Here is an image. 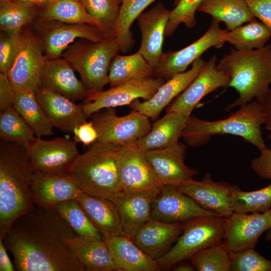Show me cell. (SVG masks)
<instances>
[{
  "label": "cell",
  "instance_id": "obj_14",
  "mask_svg": "<svg viewBox=\"0 0 271 271\" xmlns=\"http://www.w3.org/2000/svg\"><path fill=\"white\" fill-rule=\"evenodd\" d=\"M211 215L217 216L203 208L177 186L164 185L152 203V219L164 223L185 222Z\"/></svg>",
  "mask_w": 271,
  "mask_h": 271
},
{
  "label": "cell",
  "instance_id": "obj_41",
  "mask_svg": "<svg viewBox=\"0 0 271 271\" xmlns=\"http://www.w3.org/2000/svg\"><path fill=\"white\" fill-rule=\"evenodd\" d=\"M189 259L198 271H230L231 251L223 242L196 252Z\"/></svg>",
  "mask_w": 271,
  "mask_h": 271
},
{
  "label": "cell",
  "instance_id": "obj_57",
  "mask_svg": "<svg viewBox=\"0 0 271 271\" xmlns=\"http://www.w3.org/2000/svg\"><path fill=\"white\" fill-rule=\"evenodd\" d=\"M179 1L180 0H174V5L176 6L178 3Z\"/></svg>",
  "mask_w": 271,
  "mask_h": 271
},
{
  "label": "cell",
  "instance_id": "obj_38",
  "mask_svg": "<svg viewBox=\"0 0 271 271\" xmlns=\"http://www.w3.org/2000/svg\"><path fill=\"white\" fill-rule=\"evenodd\" d=\"M53 208L67 221L76 234L82 238L100 240L101 233L91 223L76 199L59 203Z\"/></svg>",
  "mask_w": 271,
  "mask_h": 271
},
{
  "label": "cell",
  "instance_id": "obj_26",
  "mask_svg": "<svg viewBox=\"0 0 271 271\" xmlns=\"http://www.w3.org/2000/svg\"><path fill=\"white\" fill-rule=\"evenodd\" d=\"M73 101L84 99L89 92L76 76L74 68L62 57L47 60L41 76V86Z\"/></svg>",
  "mask_w": 271,
  "mask_h": 271
},
{
  "label": "cell",
  "instance_id": "obj_25",
  "mask_svg": "<svg viewBox=\"0 0 271 271\" xmlns=\"http://www.w3.org/2000/svg\"><path fill=\"white\" fill-rule=\"evenodd\" d=\"M185 225V222L167 223L151 219L138 231L133 241L148 256L157 260L171 249Z\"/></svg>",
  "mask_w": 271,
  "mask_h": 271
},
{
  "label": "cell",
  "instance_id": "obj_31",
  "mask_svg": "<svg viewBox=\"0 0 271 271\" xmlns=\"http://www.w3.org/2000/svg\"><path fill=\"white\" fill-rule=\"evenodd\" d=\"M198 11L210 15L216 22L224 23L228 31L256 19L245 0H204Z\"/></svg>",
  "mask_w": 271,
  "mask_h": 271
},
{
  "label": "cell",
  "instance_id": "obj_32",
  "mask_svg": "<svg viewBox=\"0 0 271 271\" xmlns=\"http://www.w3.org/2000/svg\"><path fill=\"white\" fill-rule=\"evenodd\" d=\"M154 68L138 52L129 55L116 54L112 59L108 72L111 87L134 80L151 77Z\"/></svg>",
  "mask_w": 271,
  "mask_h": 271
},
{
  "label": "cell",
  "instance_id": "obj_56",
  "mask_svg": "<svg viewBox=\"0 0 271 271\" xmlns=\"http://www.w3.org/2000/svg\"><path fill=\"white\" fill-rule=\"evenodd\" d=\"M268 138L271 141V132L267 136Z\"/></svg>",
  "mask_w": 271,
  "mask_h": 271
},
{
  "label": "cell",
  "instance_id": "obj_21",
  "mask_svg": "<svg viewBox=\"0 0 271 271\" xmlns=\"http://www.w3.org/2000/svg\"><path fill=\"white\" fill-rule=\"evenodd\" d=\"M160 190L121 191L110 199L119 213L121 235L133 240L138 231L152 219V203Z\"/></svg>",
  "mask_w": 271,
  "mask_h": 271
},
{
  "label": "cell",
  "instance_id": "obj_11",
  "mask_svg": "<svg viewBox=\"0 0 271 271\" xmlns=\"http://www.w3.org/2000/svg\"><path fill=\"white\" fill-rule=\"evenodd\" d=\"M19 52L8 73L15 91L36 93L41 86V76L47 60L40 43L33 31L25 27Z\"/></svg>",
  "mask_w": 271,
  "mask_h": 271
},
{
  "label": "cell",
  "instance_id": "obj_36",
  "mask_svg": "<svg viewBox=\"0 0 271 271\" xmlns=\"http://www.w3.org/2000/svg\"><path fill=\"white\" fill-rule=\"evenodd\" d=\"M270 37L268 29L255 19L232 30H227L220 41L223 45L225 42L229 43L237 50H252L265 46Z\"/></svg>",
  "mask_w": 271,
  "mask_h": 271
},
{
  "label": "cell",
  "instance_id": "obj_42",
  "mask_svg": "<svg viewBox=\"0 0 271 271\" xmlns=\"http://www.w3.org/2000/svg\"><path fill=\"white\" fill-rule=\"evenodd\" d=\"M86 11L100 24V31L106 39H114V29L120 4L116 0H80Z\"/></svg>",
  "mask_w": 271,
  "mask_h": 271
},
{
  "label": "cell",
  "instance_id": "obj_7",
  "mask_svg": "<svg viewBox=\"0 0 271 271\" xmlns=\"http://www.w3.org/2000/svg\"><path fill=\"white\" fill-rule=\"evenodd\" d=\"M227 218L205 216L185 222L183 232L171 249L157 260L160 269H168L189 259L196 252L223 241Z\"/></svg>",
  "mask_w": 271,
  "mask_h": 271
},
{
  "label": "cell",
  "instance_id": "obj_51",
  "mask_svg": "<svg viewBox=\"0 0 271 271\" xmlns=\"http://www.w3.org/2000/svg\"><path fill=\"white\" fill-rule=\"evenodd\" d=\"M262 105L264 114V124L266 129L271 131V89Z\"/></svg>",
  "mask_w": 271,
  "mask_h": 271
},
{
  "label": "cell",
  "instance_id": "obj_46",
  "mask_svg": "<svg viewBox=\"0 0 271 271\" xmlns=\"http://www.w3.org/2000/svg\"><path fill=\"white\" fill-rule=\"evenodd\" d=\"M249 9L271 33V0H245Z\"/></svg>",
  "mask_w": 271,
  "mask_h": 271
},
{
  "label": "cell",
  "instance_id": "obj_22",
  "mask_svg": "<svg viewBox=\"0 0 271 271\" xmlns=\"http://www.w3.org/2000/svg\"><path fill=\"white\" fill-rule=\"evenodd\" d=\"M206 62L201 57L195 60L189 70L175 74L162 85L149 100L133 101L129 106L149 118L156 119L162 110L176 96L181 93L202 71Z\"/></svg>",
  "mask_w": 271,
  "mask_h": 271
},
{
  "label": "cell",
  "instance_id": "obj_12",
  "mask_svg": "<svg viewBox=\"0 0 271 271\" xmlns=\"http://www.w3.org/2000/svg\"><path fill=\"white\" fill-rule=\"evenodd\" d=\"M165 82L163 78L151 77L128 81L105 91L89 92L82 104L84 111L89 117L104 108L129 105L139 98L148 100Z\"/></svg>",
  "mask_w": 271,
  "mask_h": 271
},
{
  "label": "cell",
  "instance_id": "obj_54",
  "mask_svg": "<svg viewBox=\"0 0 271 271\" xmlns=\"http://www.w3.org/2000/svg\"><path fill=\"white\" fill-rule=\"evenodd\" d=\"M265 240L271 242V228L266 231L265 234Z\"/></svg>",
  "mask_w": 271,
  "mask_h": 271
},
{
  "label": "cell",
  "instance_id": "obj_27",
  "mask_svg": "<svg viewBox=\"0 0 271 271\" xmlns=\"http://www.w3.org/2000/svg\"><path fill=\"white\" fill-rule=\"evenodd\" d=\"M88 218L103 238L121 235L118 209L110 199L80 192L76 197Z\"/></svg>",
  "mask_w": 271,
  "mask_h": 271
},
{
  "label": "cell",
  "instance_id": "obj_17",
  "mask_svg": "<svg viewBox=\"0 0 271 271\" xmlns=\"http://www.w3.org/2000/svg\"><path fill=\"white\" fill-rule=\"evenodd\" d=\"M271 228V213H239L227 217L223 242L231 251L254 248L259 237Z\"/></svg>",
  "mask_w": 271,
  "mask_h": 271
},
{
  "label": "cell",
  "instance_id": "obj_43",
  "mask_svg": "<svg viewBox=\"0 0 271 271\" xmlns=\"http://www.w3.org/2000/svg\"><path fill=\"white\" fill-rule=\"evenodd\" d=\"M204 0H180L174 9L170 11L165 37L171 36L181 24L188 28H193L197 24L195 14Z\"/></svg>",
  "mask_w": 271,
  "mask_h": 271
},
{
  "label": "cell",
  "instance_id": "obj_19",
  "mask_svg": "<svg viewBox=\"0 0 271 271\" xmlns=\"http://www.w3.org/2000/svg\"><path fill=\"white\" fill-rule=\"evenodd\" d=\"M170 11L162 3L142 13L137 18L141 33V44L138 52L156 70L164 54L163 46Z\"/></svg>",
  "mask_w": 271,
  "mask_h": 271
},
{
  "label": "cell",
  "instance_id": "obj_34",
  "mask_svg": "<svg viewBox=\"0 0 271 271\" xmlns=\"http://www.w3.org/2000/svg\"><path fill=\"white\" fill-rule=\"evenodd\" d=\"M37 19L87 24L96 27L100 31L99 21L86 11L80 0H55L40 11Z\"/></svg>",
  "mask_w": 271,
  "mask_h": 271
},
{
  "label": "cell",
  "instance_id": "obj_24",
  "mask_svg": "<svg viewBox=\"0 0 271 271\" xmlns=\"http://www.w3.org/2000/svg\"><path fill=\"white\" fill-rule=\"evenodd\" d=\"M37 99L53 126L63 132L73 133L74 129L87 121L82 104L40 87L36 93Z\"/></svg>",
  "mask_w": 271,
  "mask_h": 271
},
{
  "label": "cell",
  "instance_id": "obj_28",
  "mask_svg": "<svg viewBox=\"0 0 271 271\" xmlns=\"http://www.w3.org/2000/svg\"><path fill=\"white\" fill-rule=\"evenodd\" d=\"M118 271H156L157 260L145 253L132 239L122 235L103 238Z\"/></svg>",
  "mask_w": 271,
  "mask_h": 271
},
{
  "label": "cell",
  "instance_id": "obj_20",
  "mask_svg": "<svg viewBox=\"0 0 271 271\" xmlns=\"http://www.w3.org/2000/svg\"><path fill=\"white\" fill-rule=\"evenodd\" d=\"M217 58L213 56L204 68L181 93L168 111L181 113L189 116L200 100L208 94L219 88L227 87L229 79L217 68Z\"/></svg>",
  "mask_w": 271,
  "mask_h": 271
},
{
  "label": "cell",
  "instance_id": "obj_8",
  "mask_svg": "<svg viewBox=\"0 0 271 271\" xmlns=\"http://www.w3.org/2000/svg\"><path fill=\"white\" fill-rule=\"evenodd\" d=\"M90 116L98 133L97 140L121 147L136 143L152 127L149 117L135 110L118 116L114 108H107Z\"/></svg>",
  "mask_w": 271,
  "mask_h": 271
},
{
  "label": "cell",
  "instance_id": "obj_49",
  "mask_svg": "<svg viewBox=\"0 0 271 271\" xmlns=\"http://www.w3.org/2000/svg\"><path fill=\"white\" fill-rule=\"evenodd\" d=\"M73 133L74 141L85 146H89L98 139L97 131L92 121L80 124L74 129Z\"/></svg>",
  "mask_w": 271,
  "mask_h": 271
},
{
  "label": "cell",
  "instance_id": "obj_39",
  "mask_svg": "<svg viewBox=\"0 0 271 271\" xmlns=\"http://www.w3.org/2000/svg\"><path fill=\"white\" fill-rule=\"evenodd\" d=\"M0 138L1 140L25 148L36 136L26 121L13 107L0 114Z\"/></svg>",
  "mask_w": 271,
  "mask_h": 271
},
{
  "label": "cell",
  "instance_id": "obj_1",
  "mask_svg": "<svg viewBox=\"0 0 271 271\" xmlns=\"http://www.w3.org/2000/svg\"><path fill=\"white\" fill-rule=\"evenodd\" d=\"M76 235L53 207L36 206L16 219L2 239L16 270L86 271L65 240Z\"/></svg>",
  "mask_w": 271,
  "mask_h": 271
},
{
  "label": "cell",
  "instance_id": "obj_23",
  "mask_svg": "<svg viewBox=\"0 0 271 271\" xmlns=\"http://www.w3.org/2000/svg\"><path fill=\"white\" fill-rule=\"evenodd\" d=\"M31 191L35 206L38 207H53L61 202L76 199L81 192L69 174L39 171H33Z\"/></svg>",
  "mask_w": 271,
  "mask_h": 271
},
{
  "label": "cell",
  "instance_id": "obj_50",
  "mask_svg": "<svg viewBox=\"0 0 271 271\" xmlns=\"http://www.w3.org/2000/svg\"><path fill=\"white\" fill-rule=\"evenodd\" d=\"M3 240L0 238V271H14L15 269L7 252Z\"/></svg>",
  "mask_w": 271,
  "mask_h": 271
},
{
  "label": "cell",
  "instance_id": "obj_53",
  "mask_svg": "<svg viewBox=\"0 0 271 271\" xmlns=\"http://www.w3.org/2000/svg\"><path fill=\"white\" fill-rule=\"evenodd\" d=\"M12 1H21L29 3L34 4L37 6L38 7H43L45 8V7L48 6L55 0H12Z\"/></svg>",
  "mask_w": 271,
  "mask_h": 271
},
{
  "label": "cell",
  "instance_id": "obj_33",
  "mask_svg": "<svg viewBox=\"0 0 271 271\" xmlns=\"http://www.w3.org/2000/svg\"><path fill=\"white\" fill-rule=\"evenodd\" d=\"M14 108L23 118L38 138L53 133L52 124L35 93L29 91H16Z\"/></svg>",
  "mask_w": 271,
  "mask_h": 271
},
{
  "label": "cell",
  "instance_id": "obj_3",
  "mask_svg": "<svg viewBox=\"0 0 271 271\" xmlns=\"http://www.w3.org/2000/svg\"><path fill=\"white\" fill-rule=\"evenodd\" d=\"M228 77L227 87L233 88L238 97L226 107L228 111L253 99L262 104L271 84V44L252 50L231 49L217 63Z\"/></svg>",
  "mask_w": 271,
  "mask_h": 271
},
{
  "label": "cell",
  "instance_id": "obj_45",
  "mask_svg": "<svg viewBox=\"0 0 271 271\" xmlns=\"http://www.w3.org/2000/svg\"><path fill=\"white\" fill-rule=\"evenodd\" d=\"M1 35L0 71L8 74L20 50L22 41V31L15 35Z\"/></svg>",
  "mask_w": 271,
  "mask_h": 271
},
{
  "label": "cell",
  "instance_id": "obj_55",
  "mask_svg": "<svg viewBox=\"0 0 271 271\" xmlns=\"http://www.w3.org/2000/svg\"><path fill=\"white\" fill-rule=\"evenodd\" d=\"M116 1L118 3H119L121 5L123 2H124L126 0H116Z\"/></svg>",
  "mask_w": 271,
  "mask_h": 271
},
{
  "label": "cell",
  "instance_id": "obj_2",
  "mask_svg": "<svg viewBox=\"0 0 271 271\" xmlns=\"http://www.w3.org/2000/svg\"><path fill=\"white\" fill-rule=\"evenodd\" d=\"M33 170L25 148L0 140V238L13 223L36 207L31 185Z\"/></svg>",
  "mask_w": 271,
  "mask_h": 271
},
{
  "label": "cell",
  "instance_id": "obj_30",
  "mask_svg": "<svg viewBox=\"0 0 271 271\" xmlns=\"http://www.w3.org/2000/svg\"><path fill=\"white\" fill-rule=\"evenodd\" d=\"M188 117L181 113L167 111L136 144L141 149L147 151L165 148L179 142Z\"/></svg>",
  "mask_w": 271,
  "mask_h": 271
},
{
  "label": "cell",
  "instance_id": "obj_15",
  "mask_svg": "<svg viewBox=\"0 0 271 271\" xmlns=\"http://www.w3.org/2000/svg\"><path fill=\"white\" fill-rule=\"evenodd\" d=\"M238 187L224 181H215L209 173L200 181L191 179L178 186L180 191L191 197L203 208L226 218L234 213L231 199L233 192Z\"/></svg>",
  "mask_w": 271,
  "mask_h": 271
},
{
  "label": "cell",
  "instance_id": "obj_59",
  "mask_svg": "<svg viewBox=\"0 0 271 271\" xmlns=\"http://www.w3.org/2000/svg\"><path fill=\"white\" fill-rule=\"evenodd\" d=\"M269 212L271 213V208L269 210Z\"/></svg>",
  "mask_w": 271,
  "mask_h": 271
},
{
  "label": "cell",
  "instance_id": "obj_13",
  "mask_svg": "<svg viewBox=\"0 0 271 271\" xmlns=\"http://www.w3.org/2000/svg\"><path fill=\"white\" fill-rule=\"evenodd\" d=\"M117 162L121 191L160 190L164 186L149 162L146 151L136 143L120 147Z\"/></svg>",
  "mask_w": 271,
  "mask_h": 271
},
{
  "label": "cell",
  "instance_id": "obj_18",
  "mask_svg": "<svg viewBox=\"0 0 271 271\" xmlns=\"http://www.w3.org/2000/svg\"><path fill=\"white\" fill-rule=\"evenodd\" d=\"M186 146L177 142L165 148L146 151L158 179L164 185L179 186L198 173L185 163Z\"/></svg>",
  "mask_w": 271,
  "mask_h": 271
},
{
  "label": "cell",
  "instance_id": "obj_52",
  "mask_svg": "<svg viewBox=\"0 0 271 271\" xmlns=\"http://www.w3.org/2000/svg\"><path fill=\"white\" fill-rule=\"evenodd\" d=\"M173 270L175 271H195L197 270L194 265L190 262V263L180 261L175 264Z\"/></svg>",
  "mask_w": 271,
  "mask_h": 271
},
{
  "label": "cell",
  "instance_id": "obj_10",
  "mask_svg": "<svg viewBox=\"0 0 271 271\" xmlns=\"http://www.w3.org/2000/svg\"><path fill=\"white\" fill-rule=\"evenodd\" d=\"M33 171L69 174L79 155L75 142L65 138L35 139L25 148Z\"/></svg>",
  "mask_w": 271,
  "mask_h": 271
},
{
  "label": "cell",
  "instance_id": "obj_44",
  "mask_svg": "<svg viewBox=\"0 0 271 271\" xmlns=\"http://www.w3.org/2000/svg\"><path fill=\"white\" fill-rule=\"evenodd\" d=\"M230 271H271V260L254 248L231 251Z\"/></svg>",
  "mask_w": 271,
  "mask_h": 271
},
{
  "label": "cell",
  "instance_id": "obj_9",
  "mask_svg": "<svg viewBox=\"0 0 271 271\" xmlns=\"http://www.w3.org/2000/svg\"><path fill=\"white\" fill-rule=\"evenodd\" d=\"M33 26L47 60L61 57L63 53L77 39L95 42L105 39L98 28L87 24L36 19Z\"/></svg>",
  "mask_w": 271,
  "mask_h": 271
},
{
  "label": "cell",
  "instance_id": "obj_16",
  "mask_svg": "<svg viewBox=\"0 0 271 271\" xmlns=\"http://www.w3.org/2000/svg\"><path fill=\"white\" fill-rule=\"evenodd\" d=\"M226 30L221 29L219 23L212 20L208 29L198 40L179 50L164 53L154 74L158 77L171 78L185 72L188 66L208 49L213 46L222 47L221 38Z\"/></svg>",
  "mask_w": 271,
  "mask_h": 271
},
{
  "label": "cell",
  "instance_id": "obj_58",
  "mask_svg": "<svg viewBox=\"0 0 271 271\" xmlns=\"http://www.w3.org/2000/svg\"><path fill=\"white\" fill-rule=\"evenodd\" d=\"M10 0H0V2H6V1H9Z\"/></svg>",
  "mask_w": 271,
  "mask_h": 271
},
{
  "label": "cell",
  "instance_id": "obj_48",
  "mask_svg": "<svg viewBox=\"0 0 271 271\" xmlns=\"http://www.w3.org/2000/svg\"><path fill=\"white\" fill-rule=\"evenodd\" d=\"M16 96L8 75L0 73V112L14 107Z\"/></svg>",
  "mask_w": 271,
  "mask_h": 271
},
{
  "label": "cell",
  "instance_id": "obj_4",
  "mask_svg": "<svg viewBox=\"0 0 271 271\" xmlns=\"http://www.w3.org/2000/svg\"><path fill=\"white\" fill-rule=\"evenodd\" d=\"M264 122L262 105L253 100L223 119L209 121L189 116L181 138L188 145L198 147L207 143L215 135L231 134L242 138L261 151L267 148L261 131Z\"/></svg>",
  "mask_w": 271,
  "mask_h": 271
},
{
  "label": "cell",
  "instance_id": "obj_29",
  "mask_svg": "<svg viewBox=\"0 0 271 271\" xmlns=\"http://www.w3.org/2000/svg\"><path fill=\"white\" fill-rule=\"evenodd\" d=\"M65 240L86 271H118L104 239H89L77 235Z\"/></svg>",
  "mask_w": 271,
  "mask_h": 271
},
{
  "label": "cell",
  "instance_id": "obj_47",
  "mask_svg": "<svg viewBox=\"0 0 271 271\" xmlns=\"http://www.w3.org/2000/svg\"><path fill=\"white\" fill-rule=\"evenodd\" d=\"M250 167L259 177L271 180V150L266 148L260 151V154L253 159Z\"/></svg>",
  "mask_w": 271,
  "mask_h": 271
},
{
  "label": "cell",
  "instance_id": "obj_37",
  "mask_svg": "<svg viewBox=\"0 0 271 271\" xmlns=\"http://www.w3.org/2000/svg\"><path fill=\"white\" fill-rule=\"evenodd\" d=\"M156 0H126L121 5L113 32V38L119 44L121 51L125 52L133 44L130 27L138 17Z\"/></svg>",
  "mask_w": 271,
  "mask_h": 271
},
{
  "label": "cell",
  "instance_id": "obj_5",
  "mask_svg": "<svg viewBox=\"0 0 271 271\" xmlns=\"http://www.w3.org/2000/svg\"><path fill=\"white\" fill-rule=\"evenodd\" d=\"M120 147L97 140L79 154L69 175L81 192L110 200L121 191L117 162Z\"/></svg>",
  "mask_w": 271,
  "mask_h": 271
},
{
  "label": "cell",
  "instance_id": "obj_35",
  "mask_svg": "<svg viewBox=\"0 0 271 271\" xmlns=\"http://www.w3.org/2000/svg\"><path fill=\"white\" fill-rule=\"evenodd\" d=\"M36 5L21 1L0 2V29L5 34L21 33L38 18L39 11Z\"/></svg>",
  "mask_w": 271,
  "mask_h": 271
},
{
  "label": "cell",
  "instance_id": "obj_40",
  "mask_svg": "<svg viewBox=\"0 0 271 271\" xmlns=\"http://www.w3.org/2000/svg\"><path fill=\"white\" fill-rule=\"evenodd\" d=\"M231 207L239 213H263L271 208V183L259 190L243 191L238 187L233 193Z\"/></svg>",
  "mask_w": 271,
  "mask_h": 271
},
{
  "label": "cell",
  "instance_id": "obj_6",
  "mask_svg": "<svg viewBox=\"0 0 271 271\" xmlns=\"http://www.w3.org/2000/svg\"><path fill=\"white\" fill-rule=\"evenodd\" d=\"M121 51L115 39L92 42L82 39L71 44L62 54L80 75L89 92L102 91L108 84V72L113 57Z\"/></svg>",
  "mask_w": 271,
  "mask_h": 271
}]
</instances>
